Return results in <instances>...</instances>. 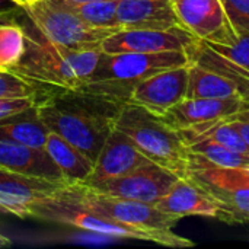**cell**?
<instances>
[{"label": "cell", "mask_w": 249, "mask_h": 249, "mask_svg": "<svg viewBox=\"0 0 249 249\" xmlns=\"http://www.w3.org/2000/svg\"><path fill=\"white\" fill-rule=\"evenodd\" d=\"M9 245H12V241H10L9 238H6L4 235H1V233H0V248L9 247Z\"/></svg>", "instance_id": "4dcf8cb0"}, {"label": "cell", "mask_w": 249, "mask_h": 249, "mask_svg": "<svg viewBox=\"0 0 249 249\" xmlns=\"http://www.w3.org/2000/svg\"><path fill=\"white\" fill-rule=\"evenodd\" d=\"M236 96H239L238 89L229 77L213 69L191 61L188 67L187 98L225 99Z\"/></svg>", "instance_id": "44dd1931"}, {"label": "cell", "mask_w": 249, "mask_h": 249, "mask_svg": "<svg viewBox=\"0 0 249 249\" xmlns=\"http://www.w3.org/2000/svg\"><path fill=\"white\" fill-rule=\"evenodd\" d=\"M238 31V29H236ZM207 44V42H206ZM214 51L226 57L228 60L233 61L235 64L249 70V32L238 31V38L232 45H217V44H207Z\"/></svg>", "instance_id": "4316f807"}, {"label": "cell", "mask_w": 249, "mask_h": 249, "mask_svg": "<svg viewBox=\"0 0 249 249\" xmlns=\"http://www.w3.org/2000/svg\"><path fill=\"white\" fill-rule=\"evenodd\" d=\"M66 3L80 19H83L89 25L98 28L121 29L117 19V9L120 0H90L82 3Z\"/></svg>", "instance_id": "603a6c76"}, {"label": "cell", "mask_w": 249, "mask_h": 249, "mask_svg": "<svg viewBox=\"0 0 249 249\" xmlns=\"http://www.w3.org/2000/svg\"><path fill=\"white\" fill-rule=\"evenodd\" d=\"M197 41L198 38L184 28H123L105 38L101 50L107 54L188 51Z\"/></svg>", "instance_id": "8fae6325"}, {"label": "cell", "mask_w": 249, "mask_h": 249, "mask_svg": "<svg viewBox=\"0 0 249 249\" xmlns=\"http://www.w3.org/2000/svg\"><path fill=\"white\" fill-rule=\"evenodd\" d=\"M155 206L178 219L198 216L217 220L220 214L216 201L190 178H178Z\"/></svg>", "instance_id": "e0dca14e"}, {"label": "cell", "mask_w": 249, "mask_h": 249, "mask_svg": "<svg viewBox=\"0 0 249 249\" xmlns=\"http://www.w3.org/2000/svg\"><path fill=\"white\" fill-rule=\"evenodd\" d=\"M238 31L249 32V0H222Z\"/></svg>", "instance_id": "83f0119b"}, {"label": "cell", "mask_w": 249, "mask_h": 249, "mask_svg": "<svg viewBox=\"0 0 249 249\" xmlns=\"http://www.w3.org/2000/svg\"><path fill=\"white\" fill-rule=\"evenodd\" d=\"M38 96V89L12 71H0V99Z\"/></svg>", "instance_id": "484cf974"}, {"label": "cell", "mask_w": 249, "mask_h": 249, "mask_svg": "<svg viewBox=\"0 0 249 249\" xmlns=\"http://www.w3.org/2000/svg\"><path fill=\"white\" fill-rule=\"evenodd\" d=\"M187 178L204 190L219 206L220 222L249 225V169L219 168L191 153Z\"/></svg>", "instance_id": "8992f818"}, {"label": "cell", "mask_w": 249, "mask_h": 249, "mask_svg": "<svg viewBox=\"0 0 249 249\" xmlns=\"http://www.w3.org/2000/svg\"><path fill=\"white\" fill-rule=\"evenodd\" d=\"M63 188L54 196L36 201L31 207V217L39 219L44 222L73 226V228L82 229L85 232L96 233V235L120 238V239L146 241V242L155 244V238L152 235L137 231L134 228H130L127 225L114 222L111 219H107L92 212L90 209L85 207L74 198L69 197Z\"/></svg>", "instance_id": "ba28073f"}, {"label": "cell", "mask_w": 249, "mask_h": 249, "mask_svg": "<svg viewBox=\"0 0 249 249\" xmlns=\"http://www.w3.org/2000/svg\"><path fill=\"white\" fill-rule=\"evenodd\" d=\"M187 51L163 53H104L90 79L80 88L118 102H128L134 86L149 76L174 67L190 66Z\"/></svg>", "instance_id": "3957f363"}, {"label": "cell", "mask_w": 249, "mask_h": 249, "mask_svg": "<svg viewBox=\"0 0 249 249\" xmlns=\"http://www.w3.org/2000/svg\"><path fill=\"white\" fill-rule=\"evenodd\" d=\"M117 19L121 29L182 28L172 0H120Z\"/></svg>", "instance_id": "ac0fdd59"}, {"label": "cell", "mask_w": 249, "mask_h": 249, "mask_svg": "<svg viewBox=\"0 0 249 249\" xmlns=\"http://www.w3.org/2000/svg\"><path fill=\"white\" fill-rule=\"evenodd\" d=\"M123 102L80 89L53 90L36 99V111L57 133L93 163L115 128Z\"/></svg>", "instance_id": "6da1fadb"}, {"label": "cell", "mask_w": 249, "mask_h": 249, "mask_svg": "<svg viewBox=\"0 0 249 249\" xmlns=\"http://www.w3.org/2000/svg\"><path fill=\"white\" fill-rule=\"evenodd\" d=\"M115 128L130 137L147 159L172 171L179 178H187L191 152L181 133L160 115L125 102L117 117Z\"/></svg>", "instance_id": "5b68a950"}, {"label": "cell", "mask_w": 249, "mask_h": 249, "mask_svg": "<svg viewBox=\"0 0 249 249\" xmlns=\"http://www.w3.org/2000/svg\"><path fill=\"white\" fill-rule=\"evenodd\" d=\"M63 190L69 197L92 212L152 235L155 244L169 248H190L196 245L193 241L174 232L175 225L181 219L162 212L155 204L102 194L85 184L66 185Z\"/></svg>", "instance_id": "277c9868"}, {"label": "cell", "mask_w": 249, "mask_h": 249, "mask_svg": "<svg viewBox=\"0 0 249 249\" xmlns=\"http://www.w3.org/2000/svg\"><path fill=\"white\" fill-rule=\"evenodd\" d=\"M66 1H70V3H82V1H90V0H66Z\"/></svg>", "instance_id": "d6a6232c"}, {"label": "cell", "mask_w": 249, "mask_h": 249, "mask_svg": "<svg viewBox=\"0 0 249 249\" xmlns=\"http://www.w3.org/2000/svg\"><path fill=\"white\" fill-rule=\"evenodd\" d=\"M179 177L172 171L149 160L133 172L95 184H85L102 194L156 204Z\"/></svg>", "instance_id": "30bf717a"}, {"label": "cell", "mask_w": 249, "mask_h": 249, "mask_svg": "<svg viewBox=\"0 0 249 249\" xmlns=\"http://www.w3.org/2000/svg\"><path fill=\"white\" fill-rule=\"evenodd\" d=\"M63 187L60 182L0 168V210L20 219L31 217V207L36 201L54 196Z\"/></svg>", "instance_id": "4fadbf2b"}, {"label": "cell", "mask_w": 249, "mask_h": 249, "mask_svg": "<svg viewBox=\"0 0 249 249\" xmlns=\"http://www.w3.org/2000/svg\"><path fill=\"white\" fill-rule=\"evenodd\" d=\"M182 28L207 44L232 45L238 38L222 0H177L174 1Z\"/></svg>", "instance_id": "9c48e42d"}, {"label": "cell", "mask_w": 249, "mask_h": 249, "mask_svg": "<svg viewBox=\"0 0 249 249\" xmlns=\"http://www.w3.org/2000/svg\"><path fill=\"white\" fill-rule=\"evenodd\" d=\"M149 160L150 159H147L136 147L130 137L114 128L99 152L93 165V171L85 184H95L127 175Z\"/></svg>", "instance_id": "9a60e30c"}, {"label": "cell", "mask_w": 249, "mask_h": 249, "mask_svg": "<svg viewBox=\"0 0 249 249\" xmlns=\"http://www.w3.org/2000/svg\"><path fill=\"white\" fill-rule=\"evenodd\" d=\"M44 150L58 166L69 185L85 184L93 171L95 163L54 131L48 133Z\"/></svg>", "instance_id": "d6986e66"}, {"label": "cell", "mask_w": 249, "mask_h": 249, "mask_svg": "<svg viewBox=\"0 0 249 249\" xmlns=\"http://www.w3.org/2000/svg\"><path fill=\"white\" fill-rule=\"evenodd\" d=\"M172 1H177V0H172Z\"/></svg>", "instance_id": "836d02e7"}, {"label": "cell", "mask_w": 249, "mask_h": 249, "mask_svg": "<svg viewBox=\"0 0 249 249\" xmlns=\"http://www.w3.org/2000/svg\"><path fill=\"white\" fill-rule=\"evenodd\" d=\"M244 109H247V104L239 96L225 99L185 98L160 117L175 130H184L203 123L233 118Z\"/></svg>", "instance_id": "5bb4252c"}, {"label": "cell", "mask_w": 249, "mask_h": 249, "mask_svg": "<svg viewBox=\"0 0 249 249\" xmlns=\"http://www.w3.org/2000/svg\"><path fill=\"white\" fill-rule=\"evenodd\" d=\"M187 53L191 61L213 69L229 77L235 83L241 99L247 104V111L249 112V70H245L244 67L228 60L200 39Z\"/></svg>", "instance_id": "7402d4cb"}, {"label": "cell", "mask_w": 249, "mask_h": 249, "mask_svg": "<svg viewBox=\"0 0 249 249\" xmlns=\"http://www.w3.org/2000/svg\"><path fill=\"white\" fill-rule=\"evenodd\" d=\"M20 7H25V6H29V4H32V3H35V1H38V0H15Z\"/></svg>", "instance_id": "1f68e13d"}, {"label": "cell", "mask_w": 249, "mask_h": 249, "mask_svg": "<svg viewBox=\"0 0 249 249\" xmlns=\"http://www.w3.org/2000/svg\"><path fill=\"white\" fill-rule=\"evenodd\" d=\"M28 34L16 23L0 25V71H10L26 51Z\"/></svg>", "instance_id": "cb8c5ba5"}, {"label": "cell", "mask_w": 249, "mask_h": 249, "mask_svg": "<svg viewBox=\"0 0 249 249\" xmlns=\"http://www.w3.org/2000/svg\"><path fill=\"white\" fill-rule=\"evenodd\" d=\"M104 51L71 50L58 45L45 36L26 38V51L10 71L25 79L38 89V96L53 90L80 89L95 71Z\"/></svg>", "instance_id": "7a4b0ae2"}, {"label": "cell", "mask_w": 249, "mask_h": 249, "mask_svg": "<svg viewBox=\"0 0 249 249\" xmlns=\"http://www.w3.org/2000/svg\"><path fill=\"white\" fill-rule=\"evenodd\" d=\"M22 9L42 36L71 50L101 48L102 41L118 31L86 23L64 0H38Z\"/></svg>", "instance_id": "52a82bcc"}, {"label": "cell", "mask_w": 249, "mask_h": 249, "mask_svg": "<svg viewBox=\"0 0 249 249\" xmlns=\"http://www.w3.org/2000/svg\"><path fill=\"white\" fill-rule=\"evenodd\" d=\"M188 67H174L146 77L134 86L128 102L140 105L153 114L163 115L187 98Z\"/></svg>", "instance_id": "7c38bea8"}, {"label": "cell", "mask_w": 249, "mask_h": 249, "mask_svg": "<svg viewBox=\"0 0 249 249\" xmlns=\"http://www.w3.org/2000/svg\"><path fill=\"white\" fill-rule=\"evenodd\" d=\"M22 7L15 0H0V16H10Z\"/></svg>", "instance_id": "f546056e"}, {"label": "cell", "mask_w": 249, "mask_h": 249, "mask_svg": "<svg viewBox=\"0 0 249 249\" xmlns=\"http://www.w3.org/2000/svg\"><path fill=\"white\" fill-rule=\"evenodd\" d=\"M0 168L69 185L58 166L44 149L28 147L10 139L0 137Z\"/></svg>", "instance_id": "2e32d148"}, {"label": "cell", "mask_w": 249, "mask_h": 249, "mask_svg": "<svg viewBox=\"0 0 249 249\" xmlns=\"http://www.w3.org/2000/svg\"><path fill=\"white\" fill-rule=\"evenodd\" d=\"M191 153L204 158L214 166L219 168H245L249 169V156L231 150L212 140H198L187 144Z\"/></svg>", "instance_id": "d4e9b609"}, {"label": "cell", "mask_w": 249, "mask_h": 249, "mask_svg": "<svg viewBox=\"0 0 249 249\" xmlns=\"http://www.w3.org/2000/svg\"><path fill=\"white\" fill-rule=\"evenodd\" d=\"M48 133V127L38 115L36 104L22 112L0 120V137L10 139L28 147L44 149Z\"/></svg>", "instance_id": "ffe728a7"}, {"label": "cell", "mask_w": 249, "mask_h": 249, "mask_svg": "<svg viewBox=\"0 0 249 249\" xmlns=\"http://www.w3.org/2000/svg\"><path fill=\"white\" fill-rule=\"evenodd\" d=\"M231 124L233 127H236L239 130V133L242 134V137L245 139V142L249 146V112L247 109H244L242 112H239L238 115H235L233 118H229Z\"/></svg>", "instance_id": "f1b7e54d"}]
</instances>
